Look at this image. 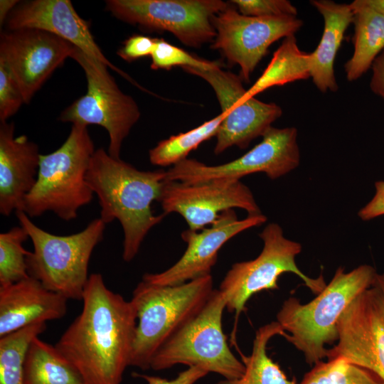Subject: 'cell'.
Masks as SVG:
<instances>
[{"label":"cell","instance_id":"cell-1","mask_svg":"<svg viewBox=\"0 0 384 384\" xmlns=\"http://www.w3.org/2000/svg\"><path fill=\"white\" fill-rule=\"evenodd\" d=\"M80 314L55 346L85 384H121L130 366L137 325L131 301L107 288L99 273L89 277Z\"/></svg>","mask_w":384,"mask_h":384},{"label":"cell","instance_id":"cell-2","mask_svg":"<svg viewBox=\"0 0 384 384\" xmlns=\"http://www.w3.org/2000/svg\"><path fill=\"white\" fill-rule=\"evenodd\" d=\"M166 178V171H140L102 148L92 157L87 181L98 198L100 218L105 224L117 220L122 225L125 262L134 258L147 233L165 216L155 215L151 204L159 201Z\"/></svg>","mask_w":384,"mask_h":384},{"label":"cell","instance_id":"cell-3","mask_svg":"<svg viewBox=\"0 0 384 384\" xmlns=\"http://www.w3.org/2000/svg\"><path fill=\"white\" fill-rule=\"evenodd\" d=\"M377 272L368 265L345 272L338 267L331 282L311 302L304 304L295 297L285 300L277 321L284 337L302 351L309 365L327 357V344L338 341L337 321L352 300L369 288Z\"/></svg>","mask_w":384,"mask_h":384},{"label":"cell","instance_id":"cell-4","mask_svg":"<svg viewBox=\"0 0 384 384\" xmlns=\"http://www.w3.org/2000/svg\"><path fill=\"white\" fill-rule=\"evenodd\" d=\"M213 290L210 274L174 286L139 282L130 300L137 314L130 366L150 369L159 348L203 309Z\"/></svg>","mask_w":384,"mask_h":384},{"label":"cell","instance_id":"cell-5","mask_svg":"<svg viewBox=\"0 0 384 384\" xmlns=\"http://www.w3.org/2000/svg\"><path fill=\"white\" fill-rule=\"evenodd\" d=\"M95 151L87 127L72 124L58 149L41 155L37 179L24 199L22 211L30 218L50 211L63 220L76 218L80 208L93 198L87 174Z\"/></svg>","mask_w":384,"mask_h":384},{"label":"cell","instance_id":"cell-6","mask_svg":"<svg viewBox=\"0 0 384 384\" xmlns=\"http://www.w3.org/2000/svg\"><path fill=\"white\" fill-rule=\"evenodd\" d=\"M16 214L33 245L26 257L29 276L68 299L82 300L90 259L103 239L105 223L96 218L77 233L57 235L37 226L23 211Z\"/></svg>","mask_w":384,"mask_h":384},{"label":"cell","instance_id":"cell-7","mask_svg":"<svg viewBox=\"0 0 384 384\" xmlns=\"http://www.w3.org/2000/svg\"><path fill=\"white\" fill-rule=\"evenodd\" d=\"M225 308L223 294L214 289L203 309L159 348L150 368L162 370L183 364L201 367L225 379L240 378L245 367L230 349L223 334Z\"/></svg>","mask_w":384,"mask_h":384},{"label":"cell","instance_id":"cell-8","mask_svg":"<svg viewBox=\"0 0 384 384\" xmlns=\"http://www.w3.org/2000/svg\"><path fill=\"white\" fill-rule=\"evenodd\" d=\"M70 58L85 72L87 92L60 113L59 120L102 127L109 134L108 154L120 159L122 143L140 118L139 108L131 96L119 88L105 64L76 46Z\"/></svg>","mask_w":384,"mask_h":384},{"label":"cell","instance_id":"cell-9","mask_svg":"<svg viewBox=\"0 0 384 384\" xmlns=\"http://www.w3.org/2000/svg\"><path fill=\"white\" fill-rule=\"evenodd\" d=\"M260 237L264 242L260 254L254 260L233 265L219 287L225 298L226 309L235 312L236 319L252 295L263 290L279 289L277 281L283 273L297 275L316 294L326 286L322 275L311 278L299 270L295 258L302 251V245L286 238L278 224H268Z\"/></svg>","mask_w":384,"mask_h":384},{"label":"cell","instance_id":"cell-10","mask_svg":"<svg viewBox=\"0 0 384 384\" xmlns=\"http://www.w3.org/2000/svg\"><path fill=\"white\" fill-rule=\"evenodd\" d=\"M228 5L221 0H107L105 10L125 23L170 32L183 44L200 48L213 43V18Z\"/></svg>","mask_w":384,"mask_h":384},{"label":"cell","instance_id":"cell-11","mask_svg":"<svg viewBox=\"0 0 384 384\" xmlns=\"http://www.w3.org/2000/svg\"><path fill=\"white\" fill-rule=\"evenodd\" d=\"M294 127H271L262 140L240 157L218 166L186 159L166 171V180L187 184L215 180H240L257 172L276 179L297 167L300 161Z\"/></svg>","mask_w":384,"mask_h":384},{"label":"cell","instance_id":"cell-12","mask_svg":"<svg viewBox=\"0 0 384 384\" xmlns=\"http://www.w3.org/2000/svg\"><path fill=\"white\" fill-rule=\"evenodd\" d=\"M183 70L205 80L219 102L223 119L215 136L216 154L233 146L246 148L252 139L262 137L282 114L275 103L263 102L249 96L241 78L230 71L221 68L204 70L185 67Z\"/></svg>","mask_w":384,"mask_h":384},{"label":"cell","instance_id":"cell-13","mask_svg":"<svg viewBox=\"0 0 384 384\" xmlns=\"http://www.w3.org/2000/svg\"><path fill=\"white\" fill-rule=\"evenodd\" d=\"M216 36L211 48L219 50L230 65L240 68L241 79L252 73L276 41L294 35L303 22L296 16H250L240 14L230 2L213 18Z\"/></svg>","mask_w":384,"mask_h":384},{"label":"cell","instance_id":"cell-14","mask_svg":"<svg viewBox=\"0 0 384 384\" xmlns=\"http://www.w3.org/2000/svg\"><path fill=\"white\" fill-rule=\"evenodd\" d=\"M337 331L328 359L342 358L384 381V287L373 281L358 294L339 317Z\"/></svg>","mask_w":384,"mask_h":384},{"label":"cell","instance_id":"cell-15","mask_svg":"<svg viewBox=\"0 0 384 384\" xmlns=\"http://www.w3.org/2000/svg\"><path fill=\"white\" fill-rule=\"evenodd\" d=\"M159 202L165 215L180 214L194 231L213 224L227 210L244 209L248 215L262 213L251 191L240 180L195 184L165 180Z\"/></svg>","mask_w":384,"mask_h":384},{"label":"cell","instance_id":"cell-16","mask_svg":"<svg viewBox=\"0 0 384 384\" xmlns=\"http://www.w3.org/2000/svg\"><path fill=\"white\" fill-rule=\"evenodd\" d=\"M75 46L49 32L36 28L6 30L0 35V59L9 68L24 103L68 58Z\"/></svg>","mask_w":384,"mask_h":384},{"label":"cell","instance_id":"cell-17","mask_svg":"<svg viewBox=\"0 0 384 384\" xmlns=\"http://www.w3.org/2000/svg\"><path fill=\"white\" fill-rule=\"evenodd\" d=\"M267 220L262 213L239 220L233 209L223 211L210 228L200 231L190 229L181 233L187 248L171 267L159 273H146L142 281L156 285L174 286L210 274L218 253L230 239Z\"/></svg>","mask_w":384,"mask_h":384},{"label":"cell","instance_id":"cell-18","mask_svg":"<svg viewBox=\"0 0 384 384\" xmlns=\"http://www.w3.org/2000/svg\"><path fill=\"white\" fill-rule=\"evenodd\" d=\"M6 25L7 30L36 28L54 34L132 81L105 57L91 33L88 22L78 15L69 0H32L19 3L9 14Z\"/></svg>","mask_w":384,"mask_h":384},{"label":"cell","instance_id":"cell-19","mask_svg":"<svg viewBox=\"0 0 384 384\" xmlns=\"http://www.w3.org/2000/svg\"><path fill=\"white\" fill-rule=\"evenodd\" d=\"M38 146L23 134L15 136L14 122H0V213L22 210L34 186L40 164Z\"/></svg>","mask_w":384,"mask_h":384},{"label":"cell","instance_id":"cell-20","mask_svg":"<svg viewBox=\"0 0 384 384\" xmlns=\"http://www.w3.org/2000/svg\"><path fill=\"white\" fill-rule=\"evenodd\" d=\"M68 300L31 277L0 287V338L32 324L63 318Z\"/></svg>","mask_w":384,"mask_h":384},{"label":"cell","instance_id":"cell-21","mask_svg":"<svg viewBox=\"0 0 384 384\" xmlns=\"http://www.w3.org/2000/svg\"><path fill=\"white\" fill-rule=\"evenodd\" d=\"M311 4L324 18V26L320 42L310 53V75L321 92H335L338 85L334 74V60L344 33L353 23V11L350 4L330 0H313Z\"/></svg>","mask_w":384,"mask_h":384},{"label":"cell","instance_id":"cell-22","mask_svg":"<svg viewBox=\"0 0 384 384\" xmlns=\"http://www.w3.org/2000/svg\"><path fill=\"white\" fill-rule=\"evenodd\" d=\"M350 6L353 11L354 52L344 68L348 80L353 81L368 70L384 49V16L357 0Z\"/></svg>","mask_w":384,"mask_h":384},{"label":"cell","instance_id":"cell-23","mask_svg":"<svg viewBox=\"0 0 384 384\" xmlns=\"http://www.w3.org/2000/svg\"><path fill=\"white\" fill-rule=\"evenodd\" d=\"M24 384H85L75 366L55 346L38 337L31 343L26 356Z\"/></svg>","mask_w":384,"mask_h":384},{"label":"cell","instance_id":"cell-24","mask_svg":"<svg viewBox=\"0 0 384 384\" xmlns=\"http://www.w3.org/2000/svg\"><path fill=\"white\" fill-rule=\"evenodd\" d=\"M285 334L277 321L260 327L255 334L250 356H243L244 373L240 378L225 379L215 384H297L296 379H288L267 353L269 341L276 335L284 336Z\"/></svg>","mask_w":384,"mask_h":384},{"label":"cell","instance_id":"cell-25","mask_svg":"<svg viewBox=\"0 0 384 384\" xmlns=\"http://www.w3.org/2000/svg\"><path fill=\"white\" fill-rule=\"evenodd\" d=\"M311 77L310 53L301 51L294 35L284 38L262 74L247 90L250 97L277 85Z\"/></svg>","mask_w":384,"mask_h":384},{"label":"cell","instance_id":"cell-26","mask_svg":"<svg viewBox=\"0 0 384 384\" xmlns=\"http://www.w3.org/2000/svg\"><path fill=\"white\" fill-rule=\"evenodd\" d=\"M223 119V116L220 113L193 129L161 140L149 150L151 164L168 166L186 159L188 154L196 149L201 143L216 136Z\"/></svg>","mask_w":384,"mask_h":384},{"label":"cell","instance_id":"cell-27","mask_svg":"<svg viewBox=\"0 0 384 384\" xmlns=\"http://www.w3.org/2000/svg\"><path fill=\"white\" fill-rule=\"evenodd\" d=\"M46 329V323L35 324L0 338V384H24L28 347Z\"/></svg>","mask_w":384,"mask_h":384},{"label":"cell","instance_id":"cell-28","mask_svg":"<svg viewBox=\"0 0 384 384\" xmlns=\"http://www.w3.org/2000/svg\"><path fill=\"white\" fill-rule=\"evenodd\" d=\"M299 384H384L373 372L339 358L319 361Z\"/></svg>","mask_w":384,"mask_h":384},{"label":"cell","instance_id":"cell-29","mask_svg":"<svg viewBox=\"0 0 384 384\" xmlns=\"http://www.w3.org/2000/svg\"><path fill=\"white\" fill-rule=\"evenodd\" d=\"M29 238L22 226H15L0 234V287H6L30 276L26 257L29 252L23 242Z\"/></svg>","mask_w":384,"mask_h":384},{"label":"cell","instance_id":"cell-30","mask_svg":"<svg viewBox=\"0 0 384 384\" xmlns=\"http://www.w3.org/2000/svg\"><path fill=\"white\" fill-rule=\"evenodd\" d=\"M150 56L152 70H171L176 66L204 70L222 67L220 61L200 58L161 38H155L154 48Z\"/></svg>","mask_w":384,"mask_h":384},{"label":"cell","instance_id":"cell-31","mask_svg":"<svg viewBox=\"0 0 384 384\" xmlns=\"http://www.w3.org/2000/svg\"><path fill=\"white\" fill-rule=\"evenodd\" d=\"M24 100L20 88L6 63L0 59V122L15 114Z\"/></svg>","mask_w":384,"mask_h":384},{"label":"cell","instance_id":"cell-32","mask_svg":"<svg viewBox=\"0 0 384 384\" xmlns=\"http://www.w3.org/2000/svg\"><path fill=\"white\" fill-rule=\"evenodd\" d=\"M238 11L250 16H296L297 11L287 0H233L230 1Z\"/></svg>","mask_w":384,"mask_h":384},{"label":"cell","instance_id":"cell-33","mask_svg":"<svg viewBox=\"0 0 384 384\" xmlns=\"http://www.w3.org/2000/svg\"><path fill=\"white\" fill-rule=\"evenodd\" d=\"M155 38L143 35H133L127 38L117 54L127 62L151 55L154 48Z\"/></svg>","mask_w":384,"mask_h":384},{"label":"cell","instance_id":"cell-34","mask_svg":"<svg viewBox=\"0 0 384 384\" xmlns=\"http://www.w3.org/2000/svg\"><path fill=\"white\" fill-rule=\"evenodd\" d=\"M208 373L199 366H191L178 374L174 379H166L159 376L149 375L133 373L132 375L142 378L147 384H194Z\"/></svg>","mask_w":384,"mask_h":384},{"label":"cell","instance_id":"cell-35","mask_svg":"<svg viewBox=\"0 0 384 384\" xmlns=\"http://www.w3.org/2000/svg\"><path fill=\"white\" fill-rule=\"evenodd\" d=\"M375 193L373 198L358 213L363 220H369L384 215V181L375 183Z\"/></svg>","mask_w":384,"mask_h":384},{"label":"cell","instance_id":"cell-36","mask_svg":"<svg viewBox=\"0 0 384 384\" xmlns=\"http://www.w3.org/2000/svg\"><path fill=\"white\" fill-rule=\"evenodd\" d=\"M373 75L370 82L371 90L384 100V49L372 64Z\"/></svg>","mask_w":384,"mask_h":384},{"label":"cell","instance_id":"cell-37","mask_svg":"<svg viewBox=\"0 0 384 384\" xmlns=\"http://www.w3.org/2000/svg\"><path fill=\"white\" fill-rule=\"evenodd\" d=\"M19 4L17 0H1L0 1V25H4L9 14Z\"/></svg>","mask_w":384,"mask_h":384},{"label":"cell","instance_id":"cell-38","mask_svg":"<svg viewBox=\"0 0 384 384\" xmlns=\"http://www.w3.org/2000/svg\"><path fill=\"white\" fill-rule=\"evenodd\" d=\"M357 1L361 5L384 16V0H357Z\"/></svg>","mask_w":384,"mask_h":384},{"label":"cell","instance_id":"cell-39","mask_svg":"<svg viewBox=\"0 0 384 384\" xmlns=\"http://www.w3.org/2000/svg\"><path fill=\"white\" fill-rule=\"evenodd\" d=\"M374 282L384 287V272L383 274H376Z\"/></svg>","mask_w":384,"mask_h":384}]
</instances>
